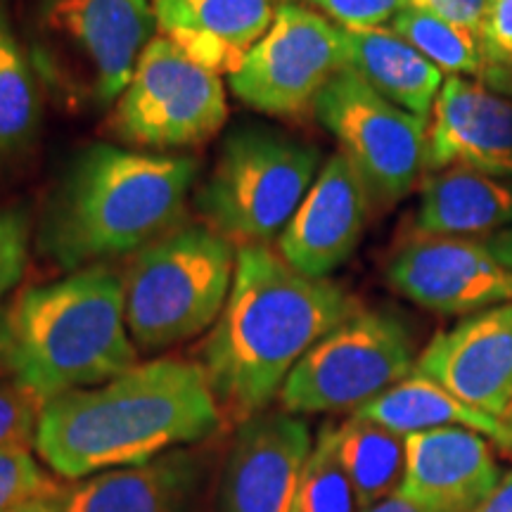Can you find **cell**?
<instances>
[{
    "instance_id": "6da1fadb",
    "label": "cell",
    "mask_w": 512,
    "mask_h": 512,
    "mask_svg": "<svg viewBox=\"0 0 512 512\" xmlns=\"http://www.w3.org/2000/svg\"><path fill=\"white\" fill-rule=\"evenodd\" d=\"M219 415L200 363L157 358L46 401L34 446L57 475L86 479L207 439Z\"/></svg>"
},
{
    "instance_id": "7a4b0ae2",
    "label": "cell",
    "mask_w": 512,
    "mask_h": 512,
    "mask_svg": "<svg viewBox=\"0 0 512 512\" xmlns=\"http://www.w3.org/2000/svg\"><path fill=\"white\" fill-rule=\"evenodd\" d=\"M356 311V299L332 280L294 271L271 247L245 245L202 349L214 396L238 413H261L313 344Z\"/></svg>"
},
{
    "instance_id": "3957f363",
    "label": "cell",
    "mask_w": 512,
    "mask_h": 512,
    "mask_svg": "<svg viewBox=\"0 0 512 512\" xmlns=\"http://www.w3.org/2000/svg\"><path fill=\"white\" fill-rule=\"evenodd\" d=\"M195 178L192 157L86 147L50 197L41 249L67 271L140 252L178 228Z\"/></svg>"
},
{
    "instance_id": "277c9868",
    "label": "cell",
    "mask_w": 512,
    "mask_h": 512,
    "mask_svg": "<svg viewBox=\"0 0 512 512\" xmlns=\"http://www.w3.org/2000/svg\"><path fill=\"white\" fill-rule=\"evenodd\" d=\"M0 358L38 399L98 387L138 366L126 325L124 278L93 264L27 287L0 313Z\"/></svg>"
},
{
    "instance_id": "5b68a950",
    "label": "cell",
    "mask_w": 512,
    "mask_h": 512,
    "mask_svg": "<svg viewBox=\"0 0 512 512\" xmlns=\"http://www.w3.org/2000/svg\"><path fill=\"white\" fill-rule=\"evenodd\" d=\"M226 235L181 226L140 249L124 275L126 325L133 344L162 351L219 320L235 275Z\"/></svg>"
},
{
    "instance_id": "8992f818",
    "label": "cell",
    "mask_w": 512,
    "mask_h": 512,
    "mask_svg": "<svg viewBox=\"0 0 512 512\" xmlns=\"http://www.w3.org/2000/svg\"><path fill=\"white\" fill-rule=\"evenodd\" d=\"M320 171V152L309 143L245 126L221 147L197 207L226 238L264 245L283 235Z\"/></svg>"
},
{
    "instance_id": "52a82bcc",
    "label": "cell",
    "mask_w": 512,
    "mask_h": 512,
    "mask_svg": "<svg viewBox=\"0 0 512 512\" xmlns=\"http://www.w3.org/2000/svg\"><path fill=\"white\" fill-rule=\"evenodd\" d=\"M415 339L389 311H356L313 344L280 389L287 413L358 411L415 370Z\"/></svg>"
},
{
    "instance_id": "ba28073f",
    "label": "cell",
    "mask_w": 512,
    "mask_h": 512,
    "mask_svg": "<svg viewBox=\"0 0 512 512\" xmlns=\"http://www.w3.org/2000/svg\"><path fill=\"white\" fill-rule=\"evenodd\" d=\"M228 119L219 74L200 67L166 36L140 55L114 112L121 140L143 147H190L221 131Z\"/></svg>"
},
{
    "instance_id": "9c48e42d",
    "label": "cell",
    "mask_w": 512,
    "mask_h": 512,
    "mask_svg": "<svg viewBox=\"0 0 512 512\" xmlns=\"http://www.w3.org/2000/svg\"><path fill=\"white\" fill-rule=\"evenodd\" d=\"M320 124L335 136L375 204H396L425 169L427 119L401 110L351 69L339 72L313 102Z\"/></svg>"
},
{
    "instance_id": "30bf717a",
    "label": "cell",
    "mask_w": 512,
    "mask_h": 512,
    "mask_svg": "<svg viewBox=\"0 0 512 512\" xmlns=\"http://www.w3.org/2000/svg\"><path fill=\"white\" fill-rule=\"evenodd\" d=\"M344 69V29L304 5L283 3L228 83L235 98L256 112L297 117L313 110L323 88Z\"/></svg>"
},
{
    "instance_id": "8fae6325",
    "label": "cell",
    "mask_w": 512,
    "mask_h": 512,
    "mask_svg": "<svg viewBox=\"0 0 512 512\" xmlns=\"http://www.w3.org/2000/svg\"><path fill=\"white\" fill-rule=\"evenodd\" d=\"M48 27L67 50L55 62L67 91L105 107L126 91L157 17L147 0H53Z\"/></svg>"
},
{
    "instance_id": "7c38bea8",
    "label": "cell",
    "mask_w": 512,
    "mask_h": 512,
    "mask_svg": "<svg viewBox=\"0 0 512 512\" xmlns=\"http://www.w3.org/2000/svg\"><path fill=\"white\" fill-rule=\"evenodd\" d=\"M387 283L413 304L444 316H472L512 302V271L486 242L470 238L415 235L389 261Z\"/></svg>"
},
{
    "instance_id": "4fadbf2b",
    "label": "cell",
    "mask_w": 512,
    "mask_h": 512,
    "mask_svg": "<svg viewBox=\"0 0 512 512\" xmlns=\"http://www.w3.org/2000/svg\"><path fill=\"white\" fill-rule=\"evenodd\" d=\"M311 448L299 415H249L223 467L219 512H292Z\"/></svg>"
},
{
    "instance_id": "5bb4252c",
    "label": "cell",
    "mask_w": 512,
    "mask_h": 512,
    "mask_svg": "<svg viewBox=\"0 0 512 512\" xmlns=\"http://www.w3.org/2000/svg\"><path fill=\"white\" fill-rule=\"evenodd\" d=\"M415 370L475 411L501 418L512 401V302L472 313L434 335Z\"/></svg>"
},
{
    "instance_id": "9a60e30c",
    "label": "cell",
    "mask_w": 512,
    "mask_h": 512,
    "mask_svg": "<svg viewBox=\"0 0 512 512\" xmlns=\"http://www.w3.org/2000/svg\"><path fill=\"white\" fill-rule=\"evenodd\" d=\"M368 185L342 152L320 166L316 181L287 223L278 254L294 271L309 278H328L354 254L366 230Z\"/></svg>"
},
{
    "instance_id": "2e32d148",
    "label": "cell",
    "mask_w": 512,
    "mask_h": 512,
    "mask_svg": "<svg viewBox=\"0 0 512 512\" xmlns=\"http://www.w3.org/2000/svg\"><path fill=\"white\" fill-rule=\"evenodd\" d=\"M427 121L425 169L463 166L512 176V100L477 79L448 76Z\"/></svg>"
},
{
    "instance_id": "e0dca14e",
    "label": "cell",
    "mask_w": 512,
    "mask_h": 512,
    "mask_svg": "<svg viewBox=\"0 0 512 512\" xmlns=\"http://www.w3.org/2000/svg\"><path fill=\"white\" fill-rule=\"evenodd\" d=\"M496 448L484 434L444 427L406 437L399 494L427 512H475L501 482Z\"/></svg>"
},
{
    "instance_id": "ac0fdd59",
    "label": "cell",
    "mask_w": 512,
    "mask_h": 512,
    "mask_svg": "<svg viewBox=\"0 0 512 512\" xmlns=\"http://www.w3.org/2000/svg\"><path fill=\"white\" fill-rule=\"evenodd\" d=\"M157 27L192 62L235 74L275 17L273 0H152Z\"/></svg>"
},
{
    "instance_id": "d6986e66",
    "label": "cell",
    "mask_w": 512,
    "mask_h": 512,
    "mask_svg": "<svg viewBox=\"0 0 512 512\" xmlns=\"http://www.w3.org/2000/svg\"><path fill=\"white\" fill-rule=\"evenodd\" d=\"M200 475V460L176 448L150 463L81 479L57 498L64 512H185Z\"/></svg>"
},
{
    "instance_id": "ffe728a7",
    "label": "cell",
    "mask_w": 512,
    "mask_h": 512,
    "mask_svg": "<svg viewBox=\"0 0 512 512\" xmlns=\"http://www.w3.org/2000/svg\"><path fill=\"white\" fill-rule=\"evenodd\" d=\"M512 226V188L501 178L448 166L420 185L415 235L432 238H491Z\"/></svg>"
},
{
    "instance_id": "44dd1931",
    "label": "cell",
    "mask_w": 512,
    "mask_h": 512,
    "mask_svg": "<svg viewBox=\"0 0 512 512\" xmlns=\"http://www.w3.org/2000/svg\"><path fill=\"white\" fill-rule=\"evenodd\" d=\"M347 69L373 91L420 119H430L444 72L403 41L392 27L344 29Z\"/></svg>"
},
{
    "instance_id": "7402d4cb",
    "label": "cell",
    "mask_w": 512,
    "mask_h": 512,
    "mask_svg": "<svg viewBox=\"0 0 512 512\" xmlns=\"http://www.w3.org/2000/svg\"><path fill=\"white\" fill-rule=\"evenodd\" d=\"M354 415L375 422L384 430L401 434V437L444 430V427H465V430H475L489 439L498 434L496 418L475 411L418 370H413L411 375L403 377L377 399L358 408Z\"/></svg>"
},
{
    "instance_id": "603a6c76",
    "label": "cell",
    "mask_w": 512,
    "mask_h": 512,
    "mask_svg": "<svg viewBox=\"0 0 512 512\" xmlns=\"http://www.w3.org/2000/svg\"><path fill=\"white\" fill-rule=\"evenodd\" d=\"M335 456L354 489L358 512L375 508L399 491L406 467V437L351 415L330 425Z\"/></svg>"
},
{
    "instance_id": "cb8c5ba5",
    "label": "cell",
    "mask_w": 512,
    "mask_h": 512,
    "mask_svg": "<svg viewBox=\"0 0 512 512\" xmlns=\"http://www.w3.org/2000/svg\"><path fill=\"white\" fill-rule=\"evenodd\" d=\"M41 100L31 64L0 17V169L15 164L34 143Z\"/></svg>"
},
{
    "instance_id": "d4e9b609",
    "label": "cell",
    "mask_w": 512,
    "mask_h": 512,
    "mask_svg": "<svg viewBox=\"0 0 512 512\" xmlns=\"http://www.w3.org/2000/svg\"><path fill=\"white\" fill-rule=\"evenodd\" d=\"M392 29L425 55L439 72L479 79L484 69L482 38L444 19L406 8L392 19Z\"/></svg>"
},
{
    "instance_id": "484cf974",
    "label": "cell",
    "mask_w": 512,
    "mask_h": 512,
    "mask_svg": "<svg viewBox=\"0 0 512 512\" xmlns=\"http://www.w3.org/2000/svg\"><path fill=\"white\" fill-rule=\"evenodd\" d=\"M292 512H358L354 489L335 456L330 425L318 432Z\"/></svg>"
},
{
    "instance_id": "4316f807",
    "label": "cell",
    "mask_w": 512,
    "mask_h": 512,
    "mask_svg": "<svg viewBox=\"0 0 512 512\" xmlns=\"http://www.w3.org/2000/svg\"><path fill=\"white\" fill-rule=\"evenodd\" d=\"M41 496H53V482L31 456V446L0 448V512H15Z\"/></svg>"
},
{
    "instance_id": "83f0119b",
    "label": "cell",
    "mask_w": 512,
    "mask_h": 512,
    "mask_svg": "<svg viewBox=\"0 0 512 512\" xmlns=\"http://www.w3.org/2000/svg\"><path fill=\"white\" fill-rule=\"evenodd\" d=\"M46 401L19 382L0 384V448L31 446Z\"/></svg>"
},
{
    "instance_id": "f1b7e54d",
    "label": "cell",
    "mask_w": 512,
    "mask_h": 512,
    "mask_svg": "<svg viewBox=\"0 0 512 512\" xmlns=\"http://www.w3.org/2000/svg\"><path fill=\"white\" fill-rule=\"evenodd\" d=\"M29 259V216L24 209H0V299L19 283Z\"/></svg>"
},
{
    "instance_id": "f546056e",
    "label": "cell",
    "mask_w": 512,
    "mask_h": 512,
    "mask_svg": "<svg viewBox=\"0 0 512 512\" xmlns=\"http://www.w3.org/2000/svg\"><path fill=\"white\" fill-rule=\"evenodd\" d=\"M342 29L384 27L408 8V0H311Z\"/></svg>"
},
{
    "instance_id": "4dcf8cb0",
    "label": "cell",
    "mask_w": 512,
    "mask_h": 512,
    "mask_svg": "<svg viewBox=\"0 0 512 512\" xmlns=\"http://www.w3.org/2000/svg\"><path fill=\"white\" fill-rule=\"evenodd\" d=\"M479 38L484 60H512V0H489Z\"/></svg>"
},
{
    "instance_id": "1f68e13d",
    "label": "cell",
    "mask_w": 512,
    "mask_h": 512,
    "mask_svg": "<svg viewBox=\"0 0 512 512\" xmlns=\"http://www.w3.org/2000/svg\"><path fill=\"white\" fill-rule=\"evenodd\" d=\"M408 8L430 12L444 22L482 36L489 0H408Z\"/></svg>"
},
{
    "instance_id": "d6a6232c",
    "label": "cell",
    "mask_w": 512,
    "mask_h": 512,
    "mask_svg": "<svg viewBox=\"0 0 512 512\" xmlns=\"http://www.w3.org/2000/svg\"><path fill=\"white\" fill-rule=\"evenodd\" d=\"M479 81L503 98L512 100V60H484Z\"/></svg>"
},
{
    "instance_id": "836d02e7",
    "label": "cell",
    "mask_w": 512,
    "mask_h": 512,
    "mask_svg": "<svg viewBox=\"0 0 512 512\" xmlns=\"http://www.w3.org/2000/svg\"><path fill=\"white\" fill-rule=\"evenodd\" d=\"M475 512H512V472L503 475L496 489Z\"/></svg>"
},
{
    "instance_id": "e575fe53",
    "label": "cell",
    "mask_w": 512,
    "mask_h": 512,
    "mask_svg": "<svg viewBox=\"0 0 512 512\" xmlns=\"http://www.w3.org/2000/svg\"><path fill=\"white\" fill-rule=\"evenodd\" d=\"M491 441H494L498 456L512 460V401L498 418V434Z\"/></svg>"
},
{
    "instance_id": "d590c367",
    "label": "cell",
    "mask_w": 512,
    "mask_h": 512,
    "mask_svg": "<svg viewBox=\"0 0 512 512\" xmlns=\"http://www.w3.org/2000/svg\"><path fill=\"white\" fill-rule=\"evenodd\" d=\"M484 242L489 245L491 252L496 254V259L512 271V226L498 230V233L486 238Z\"/></svg>"
},
{
    "instance_id": "8d00e7d4",
    "label": "cell",
    "mask_w": 512,
    "mask_h": 512,
    "mask_svg": "<svg viewBox=\"0 0 512 512\" xmlns=\"http://www.w3.org/2000/svg\"><path fill=\"white\" fill-rule=\"evenodd\" d=\"M366 512H427V510L411 501H406V498H401L399 494H394V496H389L387 501L377 503L375 508H370Z\"/></svg>"
},
{
    "instance_id": "74e56055",
    "label": "cell",
    "mask_w": 512,
    "mask_h": 512,
    "mask_svg": "<svg viewBox=\"0 0 512 512\" xmlns=\"http://www.w3.org/2000/svg\"><path fill=\"white\" fill-rule=\"evenodd\" d=\"M15 512H64V510H62V505H60V498L53 494V496L34 498V501L19 505Z\"/></svg>"
}]
</instances>
